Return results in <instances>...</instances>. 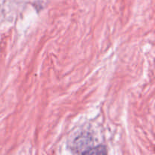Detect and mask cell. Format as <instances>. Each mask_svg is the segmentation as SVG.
I'll use <instances>...</instances> for the list:
<instances>
[{
  "label": "cell",
  "mask_w": 155,
  "mask_h": 155,
  "mask_svg": "<svg viewBox=\"0 0 155 155\" xmlns=\"http://www.w3.org/2000/svg\"><path fill=\"white\" fill-rule=\"evenodd\" d=\"M107 153V151H106L105 147L104 146H97L95 147V148H91L90 149L88 150L85 154H106Z\"/></svg>",
  "instance_id": "obj_2"
},
{
  "label": "cell",
  "mask_w": 155,
  "mask_h": 155,
  "mask_svg": "<svg viewBox=\"0 0 155 155\" xmlns=\"http://www.w3.org/2000/svg\"><path fill=\"white\" fill-rule=\"evenodd\" d=\"M92 142L91 137L89 136H80L77 139H76L74 142V148L76 150V152L81 153L83 151V154H85L89 149H90L92 147L90 146V144Z\"/></svg>",
  "instance_id": "obj_1"
}]
</instances>
